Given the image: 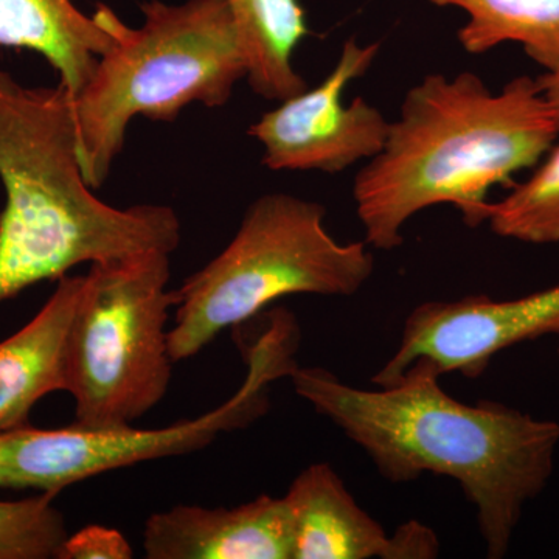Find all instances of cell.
I'll return each mask as SVG.
<instances>
[{
	"mask_svg": "<svg viewBox=\"0 0 559 559\" xmlns=\"http://www.w3.org/2000/svg\"><path fill=\"white\" fill-rule=\"evenodd\" d=\"M296 316L275 310L259 340L246 348L241 388L209 414L164 429L24 428L0 432V488L57 496L69 485L108 471L204 450L221 433L245 429L270 411V389L299 367Z\"/></svg>",
	"mask_w": 559,
	"mask_h": 559,
	"instance_id": "obj_7",
	"label": "cell"
},
{
	"mask_svg": "<svg viewBox=\"0 0 559 559\" xmlns=\"http://www.w3.org/2000/svg\"><path fill=\"white\" fill-rule=\"evenodd\" d=\"M325 218L322 204L293 194L252 202L226 249L175 289L173 360L193 358L282 297L359 293L374 271L369 245L337 241Z\"/></svg>",
	"mask_w": 559,
	"mask_h": 559,
	"instance_id": "obj_5",
	"label": "cell"
},
{
	"mask_svg": "<svg viewBox=\"0 0 559 559\" xmlns=\"http://www.w3.org/2000/svg\"><path fill=\"white\" fill-rule=\"evenodd\" d=\"M168 283L170 253L160 250L91 264L66 345L64 392L79 428H130L167 395L176 364Z\"/></svg>",
	"mask_w": 559,
	"mask_h": 559,
	"instance_id": "obj_6",
	"label": "cell"
},
{
	"mask_svg": "<svg viewBox=\"0 0 559 559\" xmlns=\"http://www.w3.org/2000/svg\"><path fill=\"white\" fill-rule=\"evenodd\" d=\"M0 301L79 264L178 249L180 223L168 205L117 209L95 197L61 84L25 87L0 70Z\"/></svg>",
	"mask_w": 559,
	"mask_h": 559,
	"instance_id": "obj_3",
	"label": "cell"
},
{
	"mask_svg": "<svg viewBox=\"0 0 559 559\" xmlns=\"http://www.w3.org/2000/svg\"><path fill=\"white\" fill-rule=\"evenodd\" d=\"M289 380L382 479L407 484L436 474L457 481L476 509L488 558L509 554L524 507L554 474L558 423L496 401L462 403L430 371L411 369L380 390L353 388L322 367L299 366Z\"/></svg>",
	"mask_w": 559,
	"mask_h": 559,
	"instance_id": "obj_1",
	"label": "cell"
},
{
	"mask_svg": "<svg viewBox=\"0 0 559 559\" xmlns=\"http://www.w3.org/2000/svg\"><path fill=\"white\" fill-rule=\"evenodd\" d=\"M240 33L248 83L260 97L288 100L307 90L293 57L308 31L299 0H224Z\"/></svg>",
	"mask_w": 559,
	"mask_h": 559,
	"instance_id": "obj_14",
	"label": "cell"
},
{
	"mask_svg": "<svg viewBox=\"0 0 559 559\" xmlns=\"http://www.w3.org/2000/svg\"><path fill=\"white\" fill-rule=\"evenodd\" d=\"M143 550L148 559H293L288 503L263 495L234 509L176 506L151 514Z\"/></svg>",
	"mask_w": 559,
	"mask_h": 559,
	"instance_id": "obj_10",
	"label": "cell"
},
{
	"mask_svg": "<svg viewBox=\"0 0 559 559\" xmlns=\"http://www.w3.org/2000/svg\"><path fill=\"white\" fill-rule=\"evenodd\" d=\"M558 135L538 80L518 76L495 94L476 73L426 76L407 92L384 148L356 176L364 241L400 248L407 221L443 204L476 229L491 190L538 165Z\"/></svg>",
	"mask_w": 559,
	"mask_h": 559,
	"instance_id": "obj_2",
	"label": "cell"
},
{
	"mask_svg": "<svg viewBox=\"0 0 559 559\" xmlns=\"http://www.w3.org/2000/svg\"><path fill=\"white\" fill-rule=\"evenodd\" d=\"M84 275L58 280L38 314L0 342V432L24 428L36 403L64 392L66 345Z\"/></svg>",
	"mask_w": 559,
	"mask_h": 559,
	"instance_id": "obj_12",
	"label": "cell"
},
{
	"mask_svg": "<svg viewBox=\"0 0 559 559\" xmlns=\"http://www.w3.org/2000/svg\"><path fill=\"white\" fill-rule=\"evenodd\" d=\"M112 38L73 0H0V46L36 51L75 97Z\"/></svg>",
	"mask_w": 559,
	"mask_h": 559,
	"instance_id": "obj_13",
	"label": "cell"
},
{
	"mask_svg": "<svg viewBox=\"0 0 559 559\" xmlns=\"http://www.w3.org/2000/svg\"><path fill=\"white\" fill-rule=\"evenodd\" d=\"M143 24H124L97 3L94 17L112 44L72 98L76 151L92 189L108 179L135 117L173 121L193 103L219 108L248 79L240 33L224 0L140 5Z\"/></svg>",
	"mask_w": 559,
	"mask_h": 559,
	"instance_id": "obj_4",
	"label": "cell"
},
{
	"mask_svg": "<svg viewBox=\"0 0 559 559\" xmlns=\"http://www.w3.org/2000/svg\"><path fill=\"white\" fill-rule=\"evenodd\" d=\"M293 559H406L403 533L392 535L360 509L329 463L307 466L285 496Z\"/></svg>",
	"mask_w": 559,
	"mask_h": 559,
	"instance_id": "obj_11",
	"label": "cell"
},
{
	"mask_svg": "<svg viewBox=\"0 0 559 559\" xmlns=\"http://www.w3.org/2000/svg\"><path fill=\"white\" fill-rule=\"evenodd\" d=\"M134 557L131 544L119 530L87 525L68 536L58 559H130Z\"/></svg>",
	"mask_w": 559,
	"mask_h": 559,
	"instance_id": "obj_18",
	"label": "cell"
},
{
	"mask_svg": "<svg viewBox=\"0 0 559 559\" xmlns=\"http://www.w3.org/2000/svg\"><path fill=\"white\" fill-rule=\"evenodd\" d=\"M381 43L345 40L340 60L319 86L305 90L250 124V138L264 148L272 171L341 173L384 148L390 121L362 97L349 105L344 91L362 79L380 55Z\"/></svg>",
	"mask_w": 559,
	"mask_h": 559,
	"instance_id": "obj_8",
	"label": "cell"
},
{
	"mask_svg": "<svg viewBox=\"0 0 559 559\" xmlns=\"http://www.w3.org/2000/svg\"><path fill=\"white\" fill-rule=\"evenodd\" d=\"M538 84L544 97L554 110L555 120H557L559 128V68L539 76Z\"/></svg>",
	"mask_w": 559,
	"mask_h": 559,
	"instance_id": "obj_19",
	"label": "cell"
},
{
	"mask_svg": "<svg viewBox=\"0 0 559 559\" xmlns=\"http://www.w3.org/2000/svg\"><path fill=\"white\" fill-rule=\"evenodd\" d=\"M549 334L559 336V285L514 300L425 301L407 316L399 348L371 382L389 388L411 369L477 380L503 349Z\"/></svg>",
	"mask_w": 559,
	"mask_h": 559,
	"instance_id": "obj_9",
	"label": "cell"
},
{
	"mask_svg": "<svg viewBox=\"0 0 559 559\" xmlns=\"http://www.w3.org/2000/svg\"><path fill=\"white\" fill-rule=\"evenodd\" d=\"M485 223L492 234L528 245L559 242V145L509 197L488 202Z\"/></svg>",
	"mask_w": 559,
	"mask_h": 559,
	"instance_id": "obj_16",
	"label": "cell"
},
{
	"mask_svg": "<svg viewBox=\"0 0 559 559\" xmlns=\"http://www.w3.org/2000/svg\"><path fill=\"white\" fill-rule=\"evenodd\" d=\"M468 14L459 40L471 55L516 43L547 72L559 68V0H429Z\"/></svg>",
	"mask_w": 559,
	"mask_h": 559,
	"instance_id": "obj_15",
	"label": "cell"
},
{
	"mask_svg": "<svg viewBox=\"0 0 559 559\" xmlns=\"http://www.w3.org/2000/svg\"><path fill=\"white\" fill-rule=\"evenodd\" d=\"M53 498L0 500V559H58L69 532Z\"/></svg>",
	"mask_w": 559,
	"mask_h": 559,
	"instance_id": "obj_17",
	"label": "cell"
}]
</instances>
